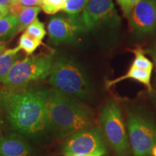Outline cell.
<instances>
[{"instance_id": "cell-8", "label": "cell", "mask_w": 156, "mask_h": 156, "mask_svg": "<svg viewBox=\"0 0 156 156\" xmlns=\"http://www.w3.org/2000/svg\"><path fill=\"white\" fill-rule=\"evenodd\" d=\"M81 17L85 28L92 30L106 23H115L117 15L112 0H90Z\"/></svg>"}, {"instance_id": "cell-26", "label": "cell", "mask_w": 156, "mask_h": 156, "mask_svg": "<svg viewBox=\"0 0 156 156\" xmlns=\"http://www.w3.org/2000/svg\"><path fill=\"white\" fill-rule=\"evenodd\" d=\"M151 54H152V55H153L154 62H155V66H156V47L154 48V49L152 51Z\"/></svg>"}, {"instance_id": "cell-17", "label": "cell", "mask_w": 156, "mask_h": 156, "mask_svg": "<svg viewBox=\"0 0 156 156\" xmlns=\"http://www.w3.org/2000/svg\"><path fill=\"white\" fill-rule=\"evenodd\" d=\"M25 34H28V36L33 37L36 40L42 41V40L46 36V30H45L44 25L41 21H39V20L36 17L27 27Z\"/></svg>"}, {"instance_id": "cell-14", "label": "cell", "mask_w": 156, "mask_h": 156, "mask_svg": "<svg viewBox=\"0 0 156 156\" xmlns=\"http://www.w3.org/2000/svg\"><path fill=\"white\" fill-rule=\"evenodd\" d=\"M41 7H25L16 17L17 27L16 34L22 32L37 17Z\"/></svg>"}, {"instance_id": "cell-1", "label": "cell", "mask_w": 156, "mask_h": 156, "mask_svg": "<svg viewBox=\"0 0 156 156\" xmlns=\"http://www.w3.org/2000/svg\"><path fill=\"white\" fill-rule=\"evenodd\" d=\"M48 90H0V106L12 126L26 136L40 135L49 127L46 96Z\"/></svg>"}, {"instance_id": "cell-21", "label": "cell", "mask_w": 156, "mask_h": 156, "mask_svg": "<svg viewBox=\"0 0 156 156\" xmlns=\"http://www.w3.org/2000/svg\"><path fill=\"white\" fill-rule=\"evenodd\" d=\"M141 0H116V2L119 5L125 16L128 17L132 9Z\"/></svg>"}, {"instance_id": "cell-5", "label": "cell", "mask_w": 156, "mask_h": 156, "mask_svg": "<svg viewBox=\"0 0 156 156\" xmlns=\"http://www.w3.org/2000/svg\"><path fill=\"white\" fill-rule=\"evenodd\" d=\"M105 137L118 156H129L131 147L118 103L109 101L103 106L99 118Z\"/></svg>"}, {"instance_id": "cell-11", "label": "cell", "mask_w": 156, "mask_h": 156, "mask_svg": "<svg viewBox=\"0 0 156 156\" xmlns=\"http://www.w3.org/2000/svg\"><path fill=\"white\" fill-rule=\"evenodd\" d=\"M32 147L14 136H0V156H32Z\"/></svg>"}, {"instance_id": "cell-15", "label": "cell", "mask_w": 156, "mask_h": 156, "mask_svg": "<svg viewBox=\"0 0 156 156\" xmlns=\"http://www.w3.org/2000/svg\"><path fill=\"white\" fill-rule=\"evenodd\" d=\"M17 22L14 15L9 13L0 20V39L11 38L17 32Z\"/></svg>"}, {"instance_id": "cell-2", "label": "cell", "mask_w": 156, "mask_h": 156, "mask_svg": "<svg viewBox=\"0 0 156 156\" xmlns=\"http://www.w3.org/2000/svg\"><path fill=\"white\" fill-rule=\"evenodd\" d=\"M46 105L49 127L59 137L92 126L93 116L87 107L54 87L48 90Z\"/></svg>"}, {"instance_id": "cell-4", "label": "cell", "mask_w": 156, "mask_h": 156, "mask_svg": "<svg viewBox=\"0 0 156 156\" xmlns=\"http://www.w3.org/2000/svg\"><path fill=\"white\" fill-rule=\"evenodd\" d=\"M52 54L28 56L18 60L1 82L6 88L17 89L49 77L53 66Z\"/></svg>"}, {"instance_id": "cell-22", "label": "cell", "mask_w": 156, "mask_h": 156, "mask_svg": "<svg viewBox=\"0 0 156 156\" xmlns=\"http://www.w3.org/2000/svg\"><path fill=\"white\" fill-rule=\"evenodd\" d=\"M24 7H42L43 0H17Z\"/></svg>"}, {"instance_id": "cell-28", "label": "cell", "mask_w": 156, "mask_h": 156, "mask_svg": "<svg viewBox=\"0 0 156 156\" xmlns=\"http://www.w3.org/2000/svg\"><path fill=\"white\" fill-rule=\"evenodd\" d=\"M151 155H153V156H156V145L154 146V147L153 148V150H152Z\"/></svg>"}, {"instance_id": "cell-27", "label": "cell", "mask_w": 156, "mask_h": 156, "mask_svg": "<svg viewBox=\"0 0 156 156\" xmlns=\"http://www.w3.org/2000/svg\"><path fill=\"white\" fill-rule=\"evenodd\" d=\"M69 156H96V155H90V154H75V155H71Z\"/></svg>"}, {"instance_id": "cell-19", "label": "cell", "mask_w": 156, "mask_h": 156, "mask_svg": "<svg viewBox=\"0 0 156 156\" xmlns=\"http://www.w3.org/2000/svg\"><path fill=\"white\" fill-rule=\"evenodd\" d=\"M90 0H67L62 10L69 15H77L83 12Z\"/></svg>"}, {"instance_id": "cell-24", "label": "cell", "mask_w": 156, "mask_h": 156, "mask_svg": "<svg viewBox=\"0 0 156 156\" xmlns=\"http://www.w3.org/2000/svg\"><path fill=\"white\" fill-rule=\"evenodd\" d=\"M17 2H18L17 0H0V5L5 6V7H7L9 8L11 6L14 5Z\"/></svg>"}, {"instance_id": "cell-12", "label": "cell", "mask_w": 156, "mask_h": 156, "mask_svg": "<svg viewBox=\"0 0 156 156\" xmlns=\"http://www.w3.org/2000/svg\"><path fill=\"white\" fill-rule=\"evenodd\" d=\"M151 73L152 72L146 71V70H143L141 69H138L134 67H132L129 68L127 73L125 74L124 75L119 77L116 79L112 80H108L106 81V85L107 87H111L113 85H116V83H120L124 80L126 79H132L135 80L140 82L144 85L147 87L149 92L152 91V86H151Z\"/></svg>"}, {"instance_id": "cell-29", "label": "cell", "mask_w": 156, "mask_h": 156, "mask_svg": "<svg viewBox=\"0 0 156 156\" xmlns=\"http://www.w3.org/2000/svg\"><path fill=\"white\" fill-rule=\"evenodd\" d=\"M2 125V116H1V114H0V132H1Z\"/></svg>"}, {"instance_id": "cell-10", "label": "cell", "mask_w": 156, "mask_h": 156, "mask_svg": "<svg viewBox=\"0 0 156 156\" xmlns=\"http://www.w3.org/2000/svg\"><path fill=\"white\" fill-rule=\"evenodd\" d=\"M132 30L148 34L156 28V0H141L128 17Z\"/></svg>"}, {"instance_id": "cell-20", "label": "cell", "mask_w": 156, "mask_h": 156, "mask_svg": "<svg viewBox=\"0 0 156 156\" xmlns=\"http://www.w3.org/2000/svg\"><path fill=\"white\" fill-rule=\"evenodd\" d=\"M67 0H43L41 8L45 12L53 15L62 10L64 4Z\"/></svg>"}, {"instance_id": "cell-6", "label": "cell", "mask_w": 156, "mask_h": 156, "mask_svg": "<svg viewBox=\"0 0 156 156\" xmlns=\"http://www.w3.org/2000/svg\"><path fill=\"white\" fill-rule=\"evenodd\" d=\"M128 136L134 156H149L156 145V124L143 113L131 111L128 114Z\"/></svg>"}, {"instance_id": "cell-13", "label": "cell", "mask_w": 156, "mask_h": 156, "mask_svg": "<svg viewBox=\"0 0 156 156\" xmlns=\"http://www.w3.org/2000/svg\"><path fill=\"white\" fill-rule=\"evenodd\" d=\"M20 50L17 46L14 48L5 49L0 54V82L3 80L12 67L18 61Z\"/></svg>"}, {"instance_id": "cell-23", "label": "cell", "mask_w": 156, "mask_h": 156, "mask_svg": "<svg viewBox=\"0 0 156 156\" xmlns=\"http://www.w3.org/2000/svg\"><path fill=\"white\" fill-rule=\"evenodd\" d=\"M9 14V7L0 5V20L3 19L4 17H5Z\"/></svg>"}, {"instance_id": "cell-7", "label": "cell", "mask_w": 156, "mask_h": 156, "mask_svg": "<svg viewBox=\"0 0 156 156\" xmlns=\"http://www.w3.org/2000/svg\"><path fill=\"white\" fill-rule=\"evenodd\" d=\"M107 142L103 130L89 127L69 136L64 143L62 153L65 156L75 154H90L103 156L107 153Z\"/></svg>"}, {"instance_id": "cell-9", "label": "cell", "mask_w": 156, "mask_h": 156, "mask_svg": "<svg viewBox=\"0 0 156 156\" xmlns=\"http://www.w3.org/2000/svg\"><path fill=\"white\" fill-rule=\"evenodd\" d=\"M84 28L82 17L80 18L75 15L68 17H54L48 25L50 41L56 45L73 41Z\"/></svg>"}, {"instance_id": "cell-18", "label": "cell", "mask_w": 156, "mask_h": 156, "mask_svg": "<svg viewBox=\"0 0 156 156\" xmlns=\"http://www.w3.org/2000/svg\"><path fill=\"white\" fill-rule=\"evenodd\" d=\"M133 52L135 54V58L132 62V67L146 70V71L152 72L153 64L147 57H145L143 51L139 48L137 49L134 50Z\"/></svg>"}, {"instance_id": "cell-16", "label": "cell", "mask_w": 156, "mask_h": 156, "mask_svg": "<svg viewBox=\"0 0 156 156\" xmlns=\"http://www.w3.org/2000/svg\"><path fill=\"white\" fill-rule=\"evenodd\" d=\"M41 42L24 33L19 39L18 47L20 49L24 51L27 55L30 56L40 46Z\"/></svg>"}, {"instance_id": "cell-3", "label": "cell", "mask_w": 156, "mask_h": 156, "mask_svg": "<svg viewBox=\"0 0 156 156\" xmlns=\"http://www.w3.org/2000/svg\"><path fill=\"white\" fill-rule=\"evenodd\" d=\"M49 83L67 95L86 98L90 93V85L86 73L73 58L61 56L54 62Z\"/></svg>"}, {"instance_id": "cell-25", "label": "cell", "mask_w": 156, "mask_h": 156, "mask_svg": "<svg viewBox=\"0 0 156 156\" xmlns=\"http://www.w3.org/2000/svg\"><path fill=\"white\" fill-rule=\"evenodd\" d=\"M6 46H7V43L4 41H0V54L6 49Z\"/></svg>"}]
</instances>
